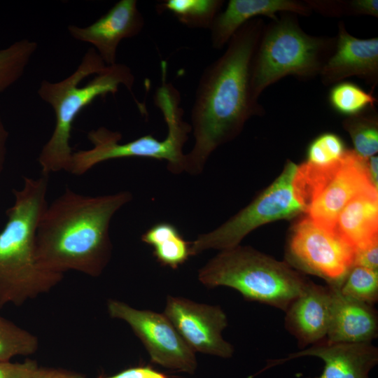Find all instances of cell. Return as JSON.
I'll return each instance as SVG.
<instances>
[{
    "mask_svg": "<svg viewBox=\"0 0 378 378\" xmlns=\"http://www.w3.org/2000/svg\"><path fill=\"white\" fill-rule=\"evenodd\" d=\"M265 24L261 18L244 24L203 71L191 113L195 142L186 154L184 171L201 173L218 147L239 135L248 119L264 114L252 93L251 69Z\"/></svg>",
    "mask_w": 378,
    "mask_h": 378,
    "instance_id": "obj_1",
    "label": "cell"
},
{
    "mask_svg": "<svg viewBox=\"0 0 378 378\" xmlns=\"http://www.w3.org/2000/svg\"><path fill=\"white\" fill-rule=\"evenodd\" d=\"M131 200L128 191L88 196L66 188L38 222L36 244L41 266L62 275L74 270L99 276L111 256V220Z\"/></svg>",
    "mask_w": 378,
    "mask_h": 378,
    "instance_id": "obj_2",
    "label": "cell"
},
{
    "mask_svg": "<svg viewBox=\"0 0 378 378\" xmlns=\"http://www.w3.org/2000/svg\"><path fill=\"white\" fill-rule=\"evenodd\" d=\"M48 176L24 177L20 190L13 189L14 202L6 210V222L0 232V307L20 306L46 293L63 275L40 264L36 236L46 204Z\"/></svg>",
    "mask_w": 378,
    "mask_h": 378,
    "instance_id": "obj_3",
    "label": "cell"
},
{
    "mask_svg": "<svg viewBox=\"0 0 378 378\" xmlns=\"http://www.w3.org/2000/svg\"><path fill=\"white\" fill-rule=\"evenodd\" d=\"M134 82L127 65L106 66L94 48L86 52L77 69L64 80H42L38 94L54 110L55 125L38 155L41 174L69 172L74 153L71 134L77 115L98 97L116 93L120 85L132 93Z\"/></svg>",
    "mask_w": 378,
    "mask_h": 378,
    "instance_id": "obj_4",
    "label": "cell"
},
{
    "mask_svg": "<svg viewBox=\"0 0 378 378\" xmlns=\"http://www.w3.org/2000/svg\"><path fill=\"white\" fill-rule=\"evenodd\" d=\"M335 36H314L300 27L298 15L282 12L265 24L251 69L254 98L284 77L307 81L319 76L333 52Z\"/></svg>",
    "mask_w": 378,
    "mask_h": 378,
    "instance_id": "obj_5",
    "label": "cell"
},
{
    "mask_svg": "<svg viewBox=\"0 0 378 378\" xmlns=\"http://www.w3.org/2000/svg\"><path fill=\"white\" fill-rule=\"evenodd\" d=\"M205 286H227L250 301L286 311L309 280L286 262L278 261L250 246L237 245L220 251L198 272Z\"/></svg>",
    "mask_w": 378,
    "mask_h": 378,
    "instance_id": "obj_6",
    "label": "cell"
},
{
    "mask_svg": "<svg viewBox=\"0 0 378 378\" xmlns=\"http://www.w3.org/2000/svg\"><path fill=\"white\" fill-rule=\"evenodd\" d=\"M154 102L162 112L167 127V134L164 139L158 140L148 134L121 144L120 132L100 127L88 133L92 148L74 152L69 173L83 175L101 162L125 158L165 160L172 172H183L186 154L183 148L192 129L183 120L180 93L173 85H163L156 90Z\"/></svg>",
    "mask_w": 378,
    "mask_h": 378,
    "instance_id": "obj_7",
    "label": "cell"
},
{
    "mask_svg": "<svg viewBox=\"0 0 378 378\" xmlns=\"http://www.w3.org/2000/svg\"><path fill=\"white\" fill-rule=\"evenodd\" d=\"M293 188L303 211L330 231H335L340 213L353 197L376 188L368 175L366 159L354 150H346L339 160L328 164L306 162L298 165Z\"/></svg>",
    "mask_w": 378,
    "mask_h": 378,
    "instance_id": "obj_8",
    "label": "cell"
},
{
    "mask_svg": "<svg viewBox=\"0 0 378 378\" xmlns=\"http://www.w3.org/2000/svg\"><path fill=\"white\" fill-rule=\"evenodd\" d=\"M298 165L288 161L281 175L248 206L218 227L190 242V256L209 249L237 245L251 231L265 223L292 218L303 211L295 197L293 181Z\"/></svg>",
    "mask_w": 378,
    "mask_h": 378,
    "instance_id": "obj_9",
    "label": "cell"
},
{
    "mask_svg": "<svg viewBox=\"0 0 378 378\" xmlns=\"http://www.w3.org/2000/svg\"><path fill=\"white\" fill-rule=\"evenodd\" d=\"M355 251L336 231L326 230L307 217L293 226L286 262L323 279L328 286L340 288L354 266Z\"/></svg>",
    "mask_w": 378,
    "mask_h": 378,
    "instance_id": "obj_10",
    "label": "cell"
},
{
    "mask_svg": "<svg viewBox=\"0 0 378 378\" xmlns=\"http://www.w3.org/2000/svg\"><path fill=\"white\" fill-rule=\"evenodd\" d=\"M107 309L111 318L122 320L131 327L153 362L169 370L195 373V352L164 314L136 309L117 300H109Z\"/></svg>",
    "mask_w": 378,
    "mask_h": 378,
    "instance_id": "obj_11",
    "label": "cell"
},
{
    "mask_svg": "<svg viewBox=\"0 0 378 378\" xmlns=\"http://www.w3.org/2000/svg\"><path fill=\"white\" fill-rule=\"evenodd\" d=\"M163 314L195 352L232 357L234 348L222 337L227 319L220 306L168 295Z\"/></svg>",
    "mask_w": 378,
    "mask_h": 378,
    "instance_id": "obj_12",
    "label": "cell"
},
{
    "mask_svg": "<svg viewBox=\"0 0 378 378\" xmlns=\"http://www.w3.org/2000/svg\"><path fill=\"white\" fill-rule=\"evenodd\" d=\"M304 356H315L323 361V371L315 378H370V372L378 363V349L371 342H334L325 338L286 358L268 360L265 366L254 376Z\"/></svg>",
    "mask_w": 378,
    "mask_h": 378,
    "instance_id": "obj_13",
    "label": "cell"
},
{
    "mask_svg": "<svg viewBox=\"0 0 378 378\" xmlns=\"http://www.w3.org/2000/svg\"><path fill=\"white\" fill-rule=\"evenodd\" d=\"M333 52L324 64L319 77L326 85H332L356 76L370 85L378 83V37L358 38L349 33L344 22H338Z\"/></svg>",
    "mask_w": 378,
    "mask_h": 378,
    "instance_id": "obj_14",
    "label": "cell"
},
{
    "mask_svg": "<svg viewBox=\"0 0 378 378\" xmlns=\"http://www.w3.org/2000/svg\"><path fill=\"white\" fill-rule=\"evenodd\" d=\"M144 27V18L136 0H120L94 23L85 27L69 25L68 31L76 40L89 43L106 66L116 63L120 41L138 35Z\"/></svg>",
    "mask_w": 378,
    "mask_h": 378,
    "instance_id": "obj_15",
    "label": "cell"
},
{
    "mask_svg": "<svg viewBox=\"0 0 378 378\" xmlns=\"http://www.w3.org/2000/svg\"><path fill=\"white\" fill-rule=\"evenodd\" d=\"M332 293L330 288L309 281L286 309L285 327L301 348L326 338Z\"/></svg>",
    "mask_w": 378,
    "mask_h": 378,
    "instance_id": "obj_16",
    "label": "cell"
},
{
    "mask_svg": "<svg viewBox=\"0 0 378 378\" xmlns=\"http://www.w3.org/2000/svg\"><path fill=\"white\" fill-rule=\"evenodd\" d=\"M282 12L308 16L311 9L304 1L296 0H230L209 29L214 48L220 50L227 44L233 34L248 21L266 16L270 20Z\"/></svg>",
    "mask_w": 378,
    "mask_h": 378,
    "instance_id": "obj_17",
    "label": "cell"
},
{
    "mask_svg": "<svg viewBox=\"0 0 378 378\" xmlns=\"http://www.w3.org/2000/svg\"><path fill=\"white\" fill-rule=\"evenodd\" d=\"M330 315L326 339L334 342L369 343L377 337L378 317L372 305L342 295L330 286Z\"/></svg>",
    "mask_w": 378,
    "mask_h": 378,
    "instance_id": "obj_18",
    "label": "cell"
},
{
    "mask_svg": "<svg viewBox=\"0 0 378 378\" xmlns=\"http://www.w3.org/2000/svg\"><path fill=\"white\" fill-rule=\"evenodd\" d=\"M335 231L355 250L378 241L377 189L353 197L340 213Z\"/></svg>",
    "mask_w": 378,
    "mask_h": 378,
    "instance_id": "obj_19",
    "label": "cell"
},
{
    "mask_svg": "<svg viewBox=\"0 0 378 378\" xmlns=\"http://www.w3.org/2000/svg\"><path fill=\"white\" fill-rule=\"evenodd\" d=\"M143 242L153 247V255L163 266L177 269L190 256V242L186 241L173 224L160 222L141 236Z\"/></svg>",
    "mask_w": 378,
    "mask_h": 378,
    "instance_id": "obj_20",
    "label": "cell"
},
{
    "mask_svg": "<svg viewBox=\"0 0 378 378\" xmlns=\"http://www.w3.org/2000/svg\"><path fill=\"white\" fill-rule=\"evenodd\" d=\"M223 4V0H166L157 5V10L169 11L190 28L210 29Z\"/></svg>",
    "mask_w": 378,
    "mask_h": 378,
    "instance_id": "obj_21",
    "label": "cell"
},
{
    "mask_svg": "<svg viewBox=\"0 0 378 378\" xmlns=\"http://www.w3.org/2000/svg\"><path fill=\"white\" fill-rule=\"evenodd\" d=\"M328 101L332 110L347 118L375 107L377 99L372 92L365 91L354 83L344 80L332 85Z\"/></svg>",
    "mask_w": 378,
    "mask_h": 378,
    "instance_id": "obj_22",
    "label": "cell"
},
{
    "mask_svg": "<svg viewBox=\"0 0 378 378\" xmlns=\"http://www.w3.org/2000/svg\"><path fill=\"white\" fill-rule=\"evenodd\" d=\"M375 109L370 108L347 117L342 122L351 138L354 150L365 159L375 155L378 151V118Z\"/></svg>",
    "mask_w": 378,
    "mask_h": 378,
    "instance_id": "obj_23",
    "label": "cell"
},
{
    "mask_svg": "<svg viewBox=\"0 0 378 378\" xmlns=\"http://www.w3.org/2000/svg\"><path fill=\"white\" fill-rule=\"evenodd\" d=\"M37 48L36 42L22 39L0 49V94L22 76Z\"/></svg>",
    "mask_w": 378,
    "mask_h": 378,
    "instance_id": "obj_24",
    "label": "cell"
},
{
    "mask_svg": "<svg viewBox=\"0 0 378 378\" xmlns=\"http://www.w3.org/2000/svg\"><path fill=\"white\" fill-rule=\"evenodd\" d=\"M38 347L36 336L0 315V361L33 354Z\"/></svg>",
    "mask_w": 378,
    "mask_h": 378,
    "instance_id": "obj_25",
    "label": "cell"
},
{
    "mask_svg": "<svg viewBox=\"0 0 378 378\" xmlns=\"http://www.w3.org/2000/svg\"><path fill=\"white\" fill-rule=\"evenodd\" d=\"M349 298L373 305L378 300V272L353 266L340 287Z\"/></svg>",
    "mask_w": 378,
    "mask_h": 378,
    "instance_id": "obj_26",
    "label": "cell"
},
{
    "mask_svg": "<svg viewBox=\"0 0 378 378\" xmlns=\"http://www.w3.org/2000/svg\"><path fill=\"white\" fill-rule=\"evenodd\" d=\"M342 139L335 134L324 133L316 137L307 149V161L325 165L339 160L346 152Z\"/></svg>",
    "mask_w": 378,
    "mask_h": 378,
    "instance_id": "obj_27",
    "label": "cell"
},
{
    "mask_svg": "<svg viewBox=\"0 0 378 378\" xmlns=\"http://www.w3.org/2000/svg\"><path fill=\"white\" fill-rule=\"evenodd\" d=\"M38 368L36 362L31 360L22 363L0 361V378H35Z\"/></svg>",
    "mask_w": 378,
    "mask_h": 378,
    "instance_id": "obj_28",
    "label": "cell"
},
{
    "mask_svg": "<svg viewBox=\"0 0 378 378\" xmlns=\"http://www.w3.org/2000/svg\"><path fill=\"white\" fill-rule=\"evenodd\" d=\"M354 266H360L377 271L378 241L356 250Z\"/></svg>",
    "mask_w": 378,
    "mask_h": 378,
    "instance_id": "obj_29",
    "label": "cell"
},
{
    "mask_svg": "<svg viewBox=\"0 0 378 378\" xmlns=\"http://www.w3.org/2000/svg\"><path fill=\"white\" fill-rule=\"evenodd\" d=\"M99 378H169L165 374L149 366H138L125 369L115 374Z\"/></svg>",
    "mask_w": 378,
    "mask_h": 378,
    "instance_id": "obj_30",
    "label": "cell"
},
{
    "mask_svg": "<svg viewBox=\"0 0 378 378\" xmlns=\"http://www.w3.org/2000/svg\"><path fill=\"white\" fill-rule=\"evenodd\" d=\"M349 15H368L378 18L377 0H351L348 1Z\"/></svg>",
    "mask_w": 378,
    "mask_h": 378,
    "instance_id": "obj_31",
    "label": "cell"
},
{
    "mask_svg": "<svg viewBox=\"0 0 378 378\" xmlns=\"http://www.w3.org/2000/svg\"><path fill=\"white\" fill-rule=\"evenodd\" d=\"M35 378H85V377L64 369L39 367Z\"/></svg>",
    "mask_w": 378,
    "mask_h": 378,
    "instance_id": "obj_32",
    "label": "cell"
},
{
    "mask_svg": "<svg viewBox=\"0 0 378 378\" xmlns=\"http://www.w3.org/2000/svg\"><path fill=\"white\" fill-rule=\"evenodd\" d=\"M9 133L0 116V176L4 168Z\"/></svg>",
    "mask_w": 378,
    "mask_h": 378,
    "instance_id": "obj_33",
    "label": "cell"
},
{
    "mask_svg": "<svg viewBox=\"0 0 378 378\" xmlns=\"http://www.w3.org/2000/svg\"><path fill=\"white\" fill-rule=\"evenodd\" d=\"M368 173L373 186L377 188L378 158L373 155L366 159Z\"/></svg>",
    "mask_w": 378,
    "mask_h": 378,
    "instance_id": "obj_34",
    "label": "cell"
}]
</instances>
